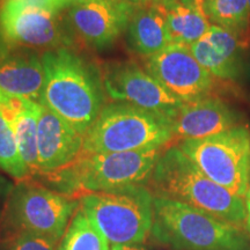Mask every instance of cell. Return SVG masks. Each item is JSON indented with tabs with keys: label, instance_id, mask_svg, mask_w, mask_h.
I'll use <instances>...</instances> for the list:
<instances>
[{
	"label": "cell",
	"instance_id": "cell-25",
	"mask_svg": "<svg viewBox=\"0 0 250 250\" xmlns=\"http://www.w3.org/2000/svg\"><path fill=\"white\" fill-rule=\"evenodd\" d=\"M176 1L184 6H187V7L199 9V11H204V0H176Z\"/></svg>",
	"mask_w": 250,
	"mask_h": 250
},
{
	"label": "cell",
	"instance_id": "cell-29",
	"mask_svg": "<svg viewBox=\"0 0 250 250\" xmlns=\"http://www.w3.org/2000/svg\"><path fill=\"white\" fill-rule=\"evenodd\" d=\"M246 208H247V219H246V223H247V227H248V232L250 234V199L247 198L246 199Z\"/></svg>",
	"mask_w": 250,
	"mask_h": 250
},
{
	"label": "cell",
	"instance_id": "cell-24",
	"mask_svg": "<svg viewBox=\"0 0 250 250\" xmlns=\"http://www.w3.org/2000/svg\"><path fill=\"white\" fill-rule=\"evenodd\" d=\"M14 184L7 177L0 175V217H2V214H4L6 203H7L9 193H11Z\"/></svg>",
	"mask_w": 250,
	"mask_h": 250
},
{
	"label": "cell",
	"instance_id": "cell-23",
	"mask_svg": "<svg viewBox=\"0 0 250 250\" xmlns=\"http://www.w3.org/2000/svg\"><path fill=\"white\" fill-rule=\"evenodd\" d=\"M59 240L28 232L9 233L5 250H57Z\"/></svg>",
	"mask_w": 250,
	"mask_h": 250
},
{
	"label": "cell",
	"instance_id": "cell-28",
	"mask_svg": "<svg viewBox=\"0 0 250 250\" xmlns=\"http://www.w3.org/2000/svg\"><path fill=\"white\" fill-rule=\"evenodd\" d=\"M245 66H246V74H247V80H248L249 86H250V46L248 50V57H247V62H245Z\"/></svg>",
	"mask_w": 250,
	"mask_h": 250
},
{
	"label": "cell",
	"instance_id": "cell-14",
	"mask_svg": "<svg viewBox=\"0 0 250 250\" xmlns=\"http://www.w3.org/2000/svg\"><path fill=\"white\" fill-rule=\"evenodd\" d=\"M240 115L223 100L212 95L183 102L173 123L174 138L203 139L239 126Z\"/></svg>",
	"mask_w": 250,
	"mask_h": 250
},
{
	"label": "cell",
	"instance_id": "cell-7",
	"mask_svg": "<svg viewBox=\"0 0 250 250\" xmlns=\"http://www.w3.org/2000/svg\"><path fill=\"white\" fill-rule=\"evenodd\" d=\"M79 208V198L28 179L13 187L2 220L9 233L28 232L62 240Z\"/></svg>",
	"mask_w": 250,
	"mask_h": 250
},
{
	"label": "cell",
	"instance_id": "cell-19",
	"mask_svg": "<svg viewBox=\"0 0 250 250\" xmlns=\"http://www.w3.org/2000/svg\"><path fill=\"white\" fill-rule=\"evenodd\" d=\"M42 104L23 99L22 108L18 112L14 130L21 159L26 165L30 177L40 175L37 152V127Z\"/></svg>",
	"mask_w": 250,
	"mask_h": 250
},
{
	"label": "cell",
	"instance_id": "cell-13",
	"mask_svg": "<svg viewBox=\"0 0 250 250\" xmlns=\"http://www.w3.org/2000/svg\"><path fill=\"white\" fill-rule=\"evenodd\" d=\"M83 136L42 104L37 127L40 175L65 169L83 152Z\"/></svg>",
	"mask_w": 250,
	"mask_h": 250
},
{
	"label": "cell",
	"instance_id": "cell-17",
	"mask_svg": "<svg viewBox=\"0 0 250 250\" xmlns=\"http://www.w3.org/2000/svg\"><path fill=\"white\" fill-rule=\"evenodd\" d=\"M126 41L133 52L147 58L171 44L162 2L137 5L127 26Z\"/></svg>",
	"mask_w": 250,
	"mask_h": 250
},
{
	"label": "cell",
	"instance_id": "cell-6",
	"mask_svg": "<svg viewBox=\"0 0 250 250\" xmlns=\"http://www.w3.org/2000/svg\"><path fill=\"white\" fill-rule=\"evenodd\" d=\"M154 196L145 186L79 197L80 208L111 245H142L152 232Z\"/></svg>",
	"mask_w": 250,
	"mask_h": 250
},
{
	"label": "cell",
	"instance_id": "cell-16",
	"mask_svg": "<svg viewBox=\"0 0 250 250\" xmlns=\"http://www.w3.org/2000/svg\"><path fill=\"white\" fill-rule=\"evenodd\" d=\"M248 41L211 24L208 33L190 46L193 57L217 79L235 81L245 71L243 50Z\"/></svg>",
	"mask_w": 250,
	"mask_h": 250
},
{
	"label": "cell",
	"instance_id": "cell-26",
	"mask_svg": "<svg viewBox=\"0 0 250 250\" xmlns=\"http://www.w3.org/2000/svg\"><path fill=\"white\" fill-rule=\"evenodd\" d=\"M110 250H147L142 245H112Z\"/></svg>",
	"mask_w": 250,
	"mask_h": 250
},
{
	"label": "cell",
	"instance_id": "cell-12",
	"mask_svg": "<svg viewBox=\"0 0 250 250\" xmlns=\"http://www.w3.org/2000/svg\"><path fill=\"white\" fill-rule=\"evenodd\" d=\"M146 70L182 102L211 95L214 86V77L197 62L187 45L166 46L147 58Z\"/></svg>",
	"mask_w": 250,
	"mask_h": 250
},
{
	"label": "cell",
	"instance_id": "cell-11",
	"mask_svg": "<svg viewBox=\"0 0 250 250\" xmlns=\"http://www.w3.org/2000/svg\"><path fill=\"white\" fill-rule=\"evenodd\" d=\"M137 5L126 0H87L68 8L65 22L90 48H110L126 31Z\"/></svg>",
	"mask_w": 250,
	"mask_h": 250
},
{
	"label": "cell",
	"instance_id": "cell-3",
	"mask_svg": "<svg viewBox=\"0 0 250 250\" xmlns=\"http://www.w3.org/2000/svg\"><path fill=\"white\" fill-rule=\"evenodd\" d=\"M153 236L176 250H247L242 227L184 203L154 196Z\"/></svg>",
	"mask_w": 250,
	"mask_h": 250
},
{
	"label": "cell",
	"instance_id": "cell-8",
	"mask_svg": "<svg viewBox=\"0 0 250 250\" xmlns=\"http://www.w3.org/2000/svg\"><path fill=\"white\" fill-rule=\"evenodd\" d=\"M181 151L208 179L240 198H246L250 180V132L236 126L203 139L182 140Z\"/></svg>",
	"mask_w": 250,
	"mask_h": 250
},
{
	"label": "cell",
	"instance_id": "cell-33",
	"mask_svg": "<svg viewBox=\"0 0 250 250\" xmlns=\"http://www.w3.org/2000/svg\"><path fill=\"white\" fill-rule=\"evenodd\" d=\"M154 1H161V0H154Z\"/></svg>",
	"mask_w": 250,
	"mask_h": 250
},
{
	"label": "cell",
	"instance_id": "cell-9",
	"mask_svg": "<svg viewBox=\"0 0 250 250\" xmlns=\"http://www.w3.org/2000/svg\"><path fill=\"white\" fill-rule=\"evenodd\" d=\"M0 36L9 45L44 51L70 48L73 39L59 13L24 4L22 0H2Z\"/></svg>",
	"mask_w": 250,
	"mask_h": 250
},
{
	"label": "cell",
	"instance_id": "cell-18",
	"mask_svg": "<svg viewBox=\"0 0 250 250\" xmlns=\"http://www.w3.org/2000/svg\"><path fill=\"white\" fill-rule=\"evenodd\" d=\"M167 14V27L171 44L191 46L210 29L204 11L187 7L176 0H161Z\"/></svg>",
	"mask_w": 250,
	"mask_h": 250
},
{
	"label": "cell",
	"instance_id": "cell-15",
	"mask_svg": "<svg viewBox=\"0 0 250 250\" xmlns=\"http://www.w3.org/2000/svg\"><path fill=\"white\" fill-rule=\"evenodd\" d=\"M43 83L42 56L36 50L9 45L0 36V89L40 103Z\"/></svg>",
	"mask_w": 250,
	"mask_h": 250
},
{
	"label": "cell",
	"instance_id": "cell-27",
	"mask_svg": "<svg viewBox=\"0 0 250 250\" xmlns=\"http://www.w3.org/2000/svg\"><path fill=\"white\" fill-rule=\"evenodd\" d=\"M83 1H87V0H61L62 5L64 6V8L71 7V6L79 4V2H83Z\"/></svg>",
	"mask_w": 250,
	"mask_h": 250
},
{
	"label": "cell",
	"instance_id": "cell-21",
	"mask_svg": "<svg viewBox=\"0 0 250 250\" xmlns=\"http://www.w3.org/2000/svg\"><path fill=\"white\" fill-rule=\"evenodd\" d=\"M57 250H110L109 242L85 212L79 210L72 218Z\"/></svg>",
	"mask_w": 250,
	"mask_h": 250
},
{
	"label": "cell",
	"instance_id": "cell-5",
	"mask_svg": "<svg viewBox=\"0 0 250 250\" xmlns=\"http://www.w3.org/2000/svg\"><path fill=\"white\" fill-rule=\"evenodd\" d=\"M173 139L170 118L130 103L114 102L103 107L87 130L81 153L162 148Z\"/></svg>",
	"mask_w": 250,
	"mask_h": 250
},
{
	"label": "cell",
	"instance_id": "cell-10",
	"mask_svg": "<svg viewBox=\"0 0 250 250\" xmlns=\"http://www.w3.org/2000/svg\"><path fill=\"white\" fill-rule=\"evenodd\" d=\"M102 80L105 93L114 101L130 103L170 120L183 103L132 61L107 64Z\"/></svg>",
	"mask_w": 250,
	"mask_h": 250
},
{
	"label": "cell",
	"instance_id": "cell-1",
	"mask_svg": "<svg viewBox=\"0 0 250 250\" xmlns=\"http://www.w3.org/2000/svg\"><path fill=\"white\" fill-rule=\"evenodd\" d=\"M42 62L44 83L40 103L85 137L104 107L101 73L71 48L44 51Z\"/></svg>",
	"mask_w": 250,
	"mask_h": 250
},
{
	"label": "cell",
	"instance_id": "cell-32",
	"mask_svg": "<svg viewBox=\"0 0 250 250\" xmlns=\"http://www.w3.org/2000/svg\"><path fill=\"white\" fill-rule=\"evenodd\" d=\"M248 4H249V8H250V0H248Z\"/></svg>",
	"mask_w": 250,
	"mask_h": 250
},
{
	"label": "cell",
	"instance_id": "cell-31",
	"mask_svg": "<svg viewBox=\"0 0 250 250\" xmlns=\"http://www.w3.org/2000/svg\"><path fill=\"white\" fill-rule=\"evenodd\" d=\"M247 198H249L250 199V183H249V189H248V192H247V197H246V199Z\"/></svg>",
	"mask_w": 250,
	"mask_h": 250
},
{
	"label": "cell",
	"instance_id": "cell-34",
	"mask_svg": "<svg viewBox=\"0 0 250 250\" xmlns=\"http://www.w3.org/2000/svg\"><path fill=\"white\" fill-rule=\"evenodd\" d=\"M247 250H250V249H247Z\"/></svg>",
	"mask_w": 250,
	"mask_h": 250
},
{
	"label": "cell",
	"instance_id": "cell-30",
	"mask_svg": "<svg viewBox=\"0 0 250 250\" xmlns=\"http://www.w3.org/2000/svg\"><path fill=\"white\" fill-rule=\"evenodd\" d=\"M126 1H130L136 5H144V4H148V2L154 1V0H126Z\"/></svg>",
	"mask_w": 250,
	"mask_h": 250
},
{
	"label": "cell",
	"instance_id": "cell-4",
	"mask_svg": "<svg viewBox=\"0 0 250 250\" xmlns=\"http://www.w3.org/2000/svg\"><path fill=\"white\" fill-rule=\"evenodd\" d=\"M165 147L117 153H81L65 169L46 174L73 197L89 192L114 191L149 182Z\"/></svg>",
	"mask_w": 250,
	"mask_h": 250
},
{
	"label": "cell",
	"instance_id": "cell-2",
	"mask_svg": "<svg viewBox=\"0 0 250 250\" xmlns=\"http://www.w3.org/2000/svg\"><path fill=\"white\" fill-rule=\"evenodd\" d=\"M147 184L153 196L184 203L236 226L247 219L243 198L208 179L177 146L165 149Z\"/></svg>",
	"mask_w": 250,
	"mask_h": 250
},
{
	"label": "cell",
	"instance_id": "cell-20",
	"mask_svg": "<svg viewBox=\"0 0 250 250\" xmlns=\"http://www.w3.org/2000/svg\"><path fill=\"white\" fill-rule=\"evenodd\" d=\"M204 12L213 26L232 31L250 42L248 0H204Z\"/></svg>",
	"mask_w": 250,
	"mask_h": 250
},
{
	"label": "cell",
	"instance_id": "cell-22",
	"mask_svg": "<svg viewBox=\"0 0 250 250\" xmlns=\"http://www.w3.org/2000/svg\"><path fill=\"white\" fill-rule=\"evenodd\" d=\"M0 169L12 179L23 181L30 179L29 171L21 159L18 148L14 124L0 109Z\"/></svg>",
	"mask_w": 250,
	"mask_h": 250
}]
</instances>
